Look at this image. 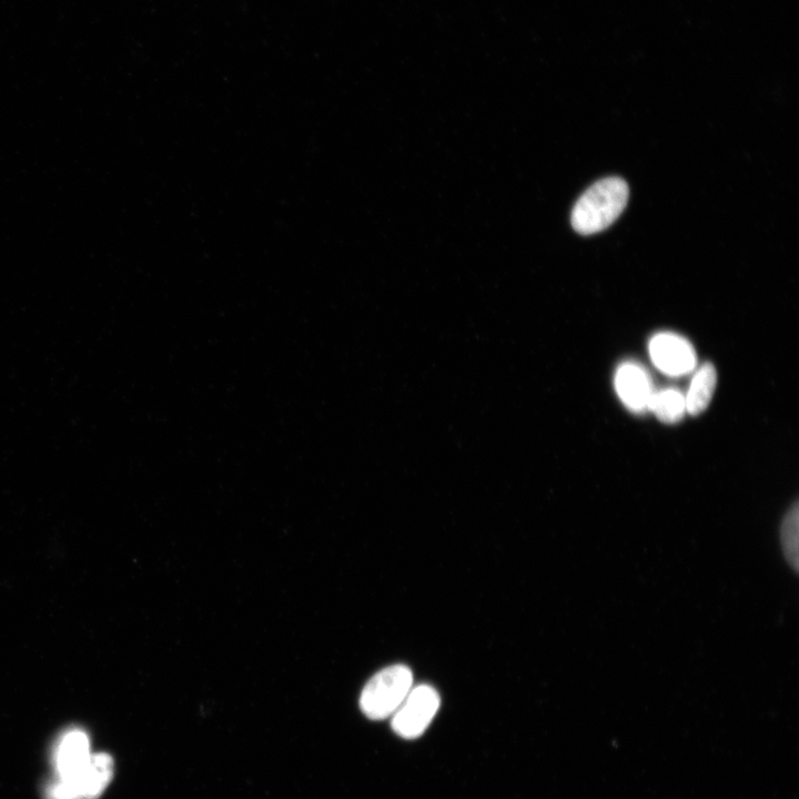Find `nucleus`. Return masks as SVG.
<instances>
[{"label":"nucleus","instance_id":"obj_6","mask_svg":"<svg viewBox=\"0 0 799 799\" xmlns=\"http://www.w3.org/2000/svg\"><path fill=\"white\" fill-rule=\"evenodd\" d=\"M90 740L85 731L73 728L55 744L52 762L55 778H65L80 770L90 760Z\"/></svg>","mask_w":799,"mask_h":799},{"label":"nucleus","instance_id":"obj_1","mask_svg":"<svg viewBox=\"0 0 799 799\" xmlns=\"http://www.w3.org/2000/svg\"><path fill=\"white\" fill-rule=\"evenodd\" d=\"M628 185L620 178H606L594 183L577 200L572 211V225L583 235L604 231L615 222L628 201Z\"/></svg>","mask_w":799,"mask_h":799},{"label":"nucleus","instance_id":"obj_4","mask_svg":"<svg viewBox=\"0 0 799 799\" xmlns=\"http://www.w3.org/2000/svg\"><path fill=\"white\" fill-rule=\"evenodd\" d=\"M439 707L437 691L428 685L412 687L392 715V728L403 738H416L428 727Z\"/></svg>","mask_w":799,"mask_h":799},{"label":"nucleus","instance_id":"obj_8","mask_svg":"<svg viewBox=\"0 0 799 799\" xmlns=\"http://www.w3.org/2000/svg\"><path fill=\"white\" fill-rule=\"evenodd\" d=\"M717 373L711 363L704 364L694 375L685 396L686 411L691 415L704 412L711 401Z\"/></svg>","mask_w":799,"mask_h":799},{"label":"nucleus","instance_id":"obj_5","mask_svg":"<svg viewBox=\"0 0 799 799\" xmlns=\"http://www.w3.org/2000/svg\"><path fill=\"white\" fill-rule=\"evenodd\" d=\"M649 353L654 364L668 375L689 373L696 365L692 345L675 333L656 334L649 342Z\"/></svg>","mask_w":799,"mask_h":799},{"label":"nucleus","instance_id":"obj_3","mask_svg":"<svg viewBox=\"0 0 799 799\" xmlns=\"http://www.w3.org/2000/svg\"><path fill=\"white\" fill-rule=\"evenodd\" d=\"M114 762L110 755L92 754L80 770L65 778L53 777L44 788L45 799H98L112 780Z\"/></svg>","mask_w":799,"mask_h":799},{"label":"nucleus","instance_id":"obj_9","mask_svg":"<svg viewBox=\"0 0 799 799\" xmlns=\"http://www.w3.org/2000/svg\"><path fill=\"white\" fill-rule=\"evenodd\" d=\"M648 409L664 423H677L686 412L685 396L672 388L654 392Z\"/></svg>","mask_w":799,"mask_h":799},{"label":"nucleus","instance_id":"obj_10","mask_svg":"<svg viewBox=\"0 0 799 799\" xmlns=\"http://www.w3.org/2000/svg\"><path fill=\"white\" fill-rule=\"evenodd\" d=\"M798 503L788 509L780 525V544L783 556L789 566L798 572Z\"/></svg>","mask_w":799,"mask_h":799},{"label":"nucleus","instance_id":"obj_7","mask_svg":"<svg viewBox=\"0 0 799 799\" xmlns=\"http://www.w3.org/2000/svg\"><path fill=\"white\" fill-rule=\"evenodd\" d=\"M615 387L629 409L638 413L648 409L654 390L643 367L633 363L620 365L615 375Z\"/></svg>","mask_w":799,"mask_h":799},{"label":"nucleus","instance_id":"obj_2","mask_svg":"<svg viewBox=\"0 0 799 799\" xmlns=\"http://www.w3.org/2000/svg\"><path fill=\"white\" fill-rule=\"evenodd\" d=\"M412 684L413 674L405 665H393L380 670L362 690V712L374 720L392 716L412 689Z\"/></svg>","mask_w":799,"mask_h":799}]
</instances>
